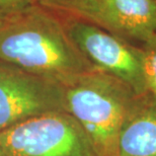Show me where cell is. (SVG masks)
Returning a JSON list of instances; mask_svg holds the SVG:
<instances>
[{
    "label": "cell",
    "instance_id": "8992f818",
    "mask_svg": "<svg viewBox=\"0 0 156 156\" xmlns=\"http://www.w3.org/2000/svg\"><path fill=\"white\" fill-rule=\"evenodd\" d=\"M92 23L128 42L145 43L156 35L153 0H98Z\"/></svg>",
    "mask_w": 156,
    "mask_h": 156
},
{
    "label": "cell",
    "instance_id": "3957f363",
    "mask_svg": "<svg viewBox=\"0 0 156 156\" xmlns=\"http://www.w3.org/2000/svg\"><path fill=\"white\" fill-rule=\"evenodd\" d=\"M0 146L6 156H99L82 128L65 111L0 131Z\"/></svg>",
    "mask_w": 156,
    "mask_h": 156
},
{
    "label": "cell",
    "instance_id": "8fae6325",
    "mask_svg": "<svg viewBox=\"0 0 156 156\" xmlns=\"http://www.w3.org/2000/svg\"><path fill=\"white\" fill-rule=\"evenodd\" d=\"M0 156H6L5 153H4V152H3V150H2L1 146H0Z\"/></svg>",
    "mask_w": 156,
    "mask_h": 156
},
{
    "label": "cell",
    "instance_id": "4fadbf2b",
    "mask_svg": "<svg viewBox=\"0 0 156 156\" xmlns=\"http://www.w3.org/2000/svg\"><path fill=\"white\" fill-rule=\"evenodd\" d=\"M1 12H2V10H0V14H1Z\"/></svg>",
    "mask_w": 156,
    "mask_h": 156
},
{
    "label": "cell",
    "instance_id": "7a4b0ae2",
    "mask_svg": "<svg viewBox=\"0 0 156 156\" xmlns=\"http://www.w3.org/2000/svg\"><path fill=\"white\" fill-rule=\"evenodd\" d=\"M63 86L64 111L85 132L99 156H118L120 133L138 93L98 69L71 78Z\"/></svg>",
    "mask_w": 156,
    "mask_h": 156
},
{
    "label": "cell",
    "instance_id": "7c38bea8",
    "mask_svg": "<svg viewBox=\"0 0 156 156\" xmlns=\"http://www.w3.org/2000/svg\"><path fill=\"white\" fill-rule=\"evenodd\" d=\"M153 2H154V4H155V6H156V0H153Z\"/></svg>",
    "mask_w": 156,
    "mask_h": 156
},
{
    "label": "cell",
    "instance_id": "52a82bcc",
    "mask_svg": "<svg viewBox=\"0 0 156 156\" xmlns=\"http://www.w3.org/2000/svg\"><path fill=\"white\" fill-rule=\"evenodd\" d=\"M118 156H156V94H139L120 133Z\"/></svg>",
    "mask_w": 156,
    "mask_h": 156
},
{
    "label": "cell",
    "instance_id": "6da1fadb",
    "mask_svg": "<svg viewBox=\"0 0 156 156\" xmlns=\"http://www.w3.org/2000/svg\"><path fill=\"white\" fill-rule=\"evenodd\" d=\"M0 60L60 84L93 68L57 12L32 3L0 14Z\"/></svg>",
    "mask_w": 156,
    "mask_h": 156
},
{
    "label": "cell",
    "instance_id": "5b68a950",
    "mask_svg": "<svg viewBox=\"0 0 156 156\" xmlns=\"http://www.w3.org/2000/svg\"><path fill=\"white\" fill-rule=\"evenodd\" d=\"M59 111H64L62 84L0 60V131Z\"/></svg>",
    "mask_w": 156,
    "mask_h": 156
},
{
    "label": "cell",
    "instance_id": "9c48e42d",
    "mask_svg": "<svg viewBox=\"0 0 156 156\" xmlns=\"http://www.w3.org/2000/svg\"><path fill=\"white\" fill-rule=\"evenodd\" d=\"M147 90L156 94V35L140 45Z\"/></svg>",
    "mask_w": 156,
    "mask_h": 156
},
{
    "label": "cell",
    "instance_id": "ba28073f",
    "mask_svg": "<svg viewBox=\"0 0 156 156\" xmlns=\"http://www.w3.org/2000/svg\"><path fill=\"white\" fill-rule=\"evenodd\" d=\"M45 8L61 15L82 17L91 21L94 16L98 0H33Z\"/></svg>",
    "mask_w": 156,
    "mask_h": 156
},
{
    "label": "cell",
    "instance_id": "5bb4252c",
    "mask_svg": "<svg viewBox=\"0 0 156 156\" xmlns=\"http://www.w3.org/2000/svg\"><path fill=\"white\" fill-rule=\"evenodd\" d=\"M32 1H33V0H32ZM33 2H34V1H33Z\"/></svg>",
    "mask_w": 156,
    "mask_h": 156
},
{
    "label": "cell",
    "instance_id": "277c9868",
    "mask_svg": "<svg viewBox=\"0 0 156 156\" xmlns=\"http://www.w3.org/2000/svg\"><path fill=\"white\" fill-rule=\"evenodd\" d=\"M61 16L70 39L93 68L127 83L138 94L148 91L140 46L85 18Z\"/></svg>",
    "mask_w": 156,
    "mask_h": 156
},
{
    "label": "cell",
    "instance_id": "30bf717a",
    "mask_svg": "<svg viewBox=\"0 0 156 156\" xmlns=\"http://www.w3.org/2000/svg\"><path fill=\"white\" fill-rule=\"evenodd\" d=\"M34 3L32 0H0V10L12 11Z\"/></svg>",
    "mask_w": 156,
    "mask_h": 156
}]
</instances>
